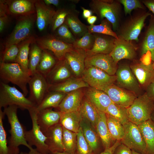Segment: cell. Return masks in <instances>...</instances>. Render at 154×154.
<instances>
[{
	"label": "cell",
	"mask_w": 154,
	"mask_h": 154,
	"mask_svg": "<svg viewBox=\"0 0 154 154\" xmlns=\"http://www.w3.org/2000/svg\"><path fill=\"white\" fill-rule=\"evenodd\" d=\"M18 108L16 106H10L4 108L3 110L10 125L9 132L10 136L9 139L8 147L9 149H19L20 145H24L30 150L33 149L26 140L25 137L26 130L21 123L17 115Z\"/></svg>",
	"instance_id": "cell-1"
},
{
	"label": "cell",
	"mask_w": 154,
	"mask_h": 154,
	"mask_svg": "<svg viewBox=\"0 0 154 154\" xmlns=\"http://www.w3.org/2000/svg\"><path fill=\"white\" fill-rule=\"evenodd\" d=\"M127 110L129 121L138 125L151 119L154 101L145 92L137 96Z\"/></svg>",
	"instance_id": "cell-2"
},
{
	"label": "cell",
	"mask_w": 154,
	"mask_h": 154,
	"mask_svg": "<svg viewBox=\"0 0 154 154\" xmlns=\"http://www.w3.org/2000/svg\"><path fill=\"white\" fill-rule=\"evenodd\" d=\"M0 77L6 82H10L18 86L26 96L28 93L27 85L31 76L17 63L0 62Z\"/></svg>",
	"instance_id": "cell-3"
},
{
	"label": "cell",
	"mask_w": 154,
	"mask_h": 154,
	"mask_svg": "<svg viewBox=\"0 0 154 154\" xmlns=\"http://www.w3.org/2000/svg\"><path fill=\"white\" fill-rule=\"evenodd\" d=\"M16 106L21 110H27L36 105L23 93L15 86H11L1 81L0 83V108L10 106Z\"/></svg>",
	"instance_id": "cell-4"
},
{
	"label": "cell",
	"mask_w": 154,
	"mask_h": 154,
	"mask_svg": "<svg viewBox=\"0 0 154 154\" xmlns=\"http://www.w3.org/2000/svg\"><path fill=\"white\" fill-rule=\"evenodd\" d=\"M93 13L101 19L105 18L111 24L114 31L118 28L120 8L118 1L113 0H93L89 4Z\"/></svg>",
	"instance_id": "cell-5"
},
{
	"label": "cell",
	"mask_w": 154,
	"mask_h": 154,
	"mask_svg": "<svg viewBox=\"0 0 154 154\" xmlns=\"http://www.w3.org/2000/svg\"><path fill=\"white\" fill-rule=\"evenodd\" d=\"M36 21V13L19 18L12 32L5 42L3 50L12 45H17L32 37L31 35Z\"/></svg>",
	"instance_id": "cell-6"
},
{
	"label": "cell",
	"mask_w": 154,
	"mask_h": 154,
	"mask_svg": "<svg viewBox=\"0 0 154 154\" xmlns=\"http://www.w3.org/2000/svg\"><path fill=\"white\" fill-rule=\"evenodd\" d=\"M28 110L31 119L32 127L31 130L26 131V140L31 146H35L39 152L49 153L50 151L46 143V137L41 130L37 121L38 111L36 106L32 107Z\"/></svg>",
	"instance_id": "cell-7"
},
{
	"label": "cell",
	"mask_w": 154,
	"mask_h": 154,
	"mask_svg": "<svg viewBox=\"0 0 154 154\" xmlns=\"http://www.w3.org/2000/svg\"><path fill=\"white\" fill-rule=\"evenodd\" d=\"M82 78L90 87L103 91L116 82V75L111 76L93 66H85Z\"/></svg>",
	"instance_id": "cell-8"
},
{
	"label": "cell",
	"mask_w": 154,
	"mask_h": 154,
	"mask_svg": "<svg viewBox=\"0 0 154 154\" xmlns=\"http://www.w3.org/2000/svg\"><path fill=\"white\" fill-rule=\"evenodd\" d=\"M123 126L125 133L121 143L131 150L146 154L145 143L138 126L130 121Z\"/></svg>",
	"instance_id": "cell-9"
},
{
	"label": "cell",
	"mask_w": 154,
	"mask_h": 154,
	"mask_svg": "<svg viewBox=\"0 0 154 154\" xmlns=\"http://www.w3.org/2000/svg\"><path fill=\"white\" fill-rule=\"evenodd\" d=\"M35 41L42 49L52 52L58 60L64 59L66 54L74 48L72 44L65 42L52 35L35 38Z\"/></svg>",
	"instance_id": "cell-10"
},
{
	"label": "cell",
	"mask_w": 154,
	"mask_h": 154,
	"mask_svg": "<svg viewBox=\"0 0 154 154\" xmlns=\"http://www.w3.org/2000/svg\"><path fill=\"white\" fill-rule=\"evenodd\" d=\"M115 75L117 86L134 93L137 96H139L142 89L130 66L127 64L120 65Z\"/></svg>",
	"instance_id": "cell-11"
},
{
	"label": "cell",
	"mask_w": 154,
	"mask_h": 154,
	"mask_svg": "<svg viewBox=\"0 0 154 154\" xmlns=\"http://www.w3.org/2000/svg\"><path fill=\"white\" fill-rule=\"evenodd\" d=\"M28 84L30 94L28 98L37 106L48 91L49 84L45 77L37 72L31 76Z\"/></svg>",
	"instance_id": "cell-12"
},
{
	"label": "cell",
	"mask_w": 154,
	"mask_h": 154,
	"mask_svg": "<svg viewBox=\"0 0 154 154\" xmlns=\"http://www.w3.org/2000/svg\"><path fill=\"white\" fill-rule=\"evenodd\" d=\"M93 66L105 72L108 74L115 75L117 67L110 54H98L87 56L85 66Z\"/></svg>",
	"instance_id": "cell-13"
},
{
	"label": "cell",
	"mask_w": 154,
	"mask_h": 154,
	"mask_svg": "<svg viewBox=\"0 0 154 154\" xmlns=\"http://www.w3.org/2000/svg\"><path fill=\"white\" fill-rule=\"evenodd\" d=\"M114 103L127 108L137 96L134 93L113 84L103 91Z\"/></svg>",
	"instance_id": "cell-14"
},
{
	"label": "cell",
	"mask_w": 154,
	"mask_h": 154,
	"mask_svg": "<svg viewBox=\"0 0 154 154\" xmlns=\"http://www.w3.org/2000/svg\"><path fill=\"white\" fill-rule=\"evenodd\" d=\"M136 47L130 41L118 37L115 39L114 48L110 54L117 64L120 60H132L136 55Z\"/></svg>",
	"instance_id": "cell-15"
},
{
	"label": "cell",
	"mask_w": 154,
	"mask_h": 154,
	"mask_svg": "<svg viewBox=\"0 0 154 154\" xmlns=\"http://www.w3.org/2000/svg\"><path fill=\"white\" fill-rule=\"evenodd\" d=\"M151 14L147 12L132 19L123 29L118 37L128 41H139L138 37L146 18Z\"/></svg>",
	"instance_id": "cell-16"
},
{
	"label": "cell",
	"mask_w": 154,
	"mask_h": 154,
	"mask_svg": "<svg viewBox=\"0 0 154 154\" xmlns=\"http://www.w3.org/2000/svg\"><path fill=\"white\" fill-rule=\"evenodd\" d=\"M141 89L146 90L154 79V68L153 63L145 64L142 62L130 66Z\"/></svg>",
	"instance_id": "cell-17"
},
{
	"label": "cell",
	"mask_w": 154,
	"mask_h": 154,
	"mask_svg": "<svg viewBox=\"0 0 154 154\" xmlns=\"http://www.w3.org/2000/svg\"><path fill=\"white\" fill-rule=\"evenodd\" d=\"M87 56L85 51L74 47L66 54L64 59L74 75L79 76H82L85 69Z\"/></svg>",
	"instance_id": "cell-18"
},
{
	"label": "cell",
	"mask_w": 154,
	"mask_h": 154,
	"mask_svg": "<svg viewBox=\"0 0 154 154\" xmlns=\"http://www.w3.org/2000/svg\"><path fill=\"white\" fill-rule=\"evenodd\" d=\"M62 127L60 123L43 133L46 137V143L50 152L65 151L62 142Z\"/></svg>",
	"instance_id": "cell-19"
},
{
	"label": "cell",
	"mask_w": 154,
	"mask_h": 154,
	"mask_svg": "<svg viewBox=\"0 0 154 154\" xmlns=\"http://www.w3.org/2000/svg\"><path fill=\"white\" fill-rule=\"evenodd\" d=\"M92 34L94 42L92 48L86 51L87 56L98 54H110L114 48L115 38L107 35Z\"/></svg>",
	"instance_id": "cell-20"
},
{
	"label": "cell",
	"mask_w": 154,
	"mask_h": 154,
	"mask_svg": "<svg viewBox=\"0 0 154 154\" xmlns=\"http://www.w3.org/2000/svg\"><path fill=\"white\" fill-rule=\"evenodd\" d=\"M35 0H15L7 1L8 14L19 18L36 13Z\"/></svg>",
	"instance_id": "cell-21"
},
{
	"label": "cell",
	"mask_w": 154,
	"mask_h": 154,
	"mask_svg": "<svg viewBox=\"0 0 154 154\" xmlns=\"http://www.w3.org/2000/svg\"><path fill=\"white\" fill-rule=\"evenodd\" d=\"M35 7L37 26L38 30L41 31L51 24L56 11L46 5L42 0H35Z\"/></svg>",
	"instance_id": "cell-22"
},
{
	"label": "cell",
	"mask_w": 154,
	"mask_h": 154,
	"mask_svg": "<svg viewBox=\"0 0 154 154\" xmlns=\"http://www.w3.org/2000/svg\"><path fill=\"white\" fill-rule=\"evenodd\" d=\"M84 93L86 98L99 111L105 113L108 107L113 103L108 96L102 90L88 87Z\"/></svg>",
	"instance_id": "cell-23"
},
{
	"label": "cell",
	"mask_w": 154,
	"mask_h": 154,
	"mask_svg": "<svg viewBox=\"0 0 154 154\" xmlns=\"http://www.w3.org/2000/svg\"><path fill=\"white\" fill-rule=\"evenodd\" d=\"M70 70L65 59L58 60L45 78L49 85L58 84L69 78L71 75Z\"/></svg>",
	"instance_id": "cell-24"
},
{
	"label": "cell",
	"mask_w": 154,
	"mask_h": 154,
	"mask_svg": "<svg viewBox=\"0 0 154 154\" xmlns=\"http://www.w3.org/2000/svg\"><path fill=\"white\" fill-rule=\"evenodd\" d=\"M83 95L81 89L67 93L57 108L58 111L66 113L79 110Z\"/></svg>",
	"instance_id": "cell-25"
},
{
	"label": "cell",
	"mask_w": 154,
	"mask_h": 154,
	"mask_svg": "<svg viewBox=\"0 0 154 154\" xmlns=\"http://www.w3.org/2000/svg\"><path fill=\"white\" fill-rule=\"evenodd\" d=\"M61 112L47 109L38 112L37 121L43 133L55 125L59 123Z\"/></svg>",
	"instance_id": "cell-26"
},
{
	"label": "cell",
	"mask_w": 154,
	"mask_h": 154,
	"mask_svg": "<svg viewBox=\"0 0 154 154\" xmlns=\"http://www.w3.org/2000/svg\"><path fill=\"white\" fill-rule=\"evenodd\" d=\"M89 86L82 78H69L58 84L49 85L48 90L67 94L82 88L89 87Z\"/></svg>",
	"instance_id": "cell-27"
},
{
	"label": "cell",
	"mask_w": 154,
	"mask_h": 154,
	"mask_svg": "<svg viewBox=\"0 0 154 154\" xmlns=\"http://www.w3.org/2000/svg\"><path fill=\"white\" fill-rule=\"evenodd\" d=\"M73 9L67 16L64 23L68 27L76 39L81 37L88 32L87 26L82 23L78 18V13Z\"/></svg>",
	"instance_id": "cell-28"
},
{
	"label": "cell",
	"mask_w": 154,
	"mask_h": 154,
	"mask_svg": "<svg viewBox=\"0 0 154 154\" xmlns=\"http://www.w3.org/2000/svg\"><path fill=\"white\" fill-rule=\"evenodd\" d=\"M98 117L96 123V130L100 137L105 149L112 145L113 139L112 137L108 127L105 113L98 110Z\"/></svg>",
	"instance_id": "cell-29"
},
{
	"label": "cell",
	"mask_w": 154,
	"mask_h": 154,
	"mask_svg": "<svg viewBox=\"0 0 154 154\" xmlns=\"http://www.w3.org/2000/svg\"><path fill=\"white\" fill-rule=\"evenodd\" d=\"M82 117L79 110L61 113L60 123L66 129L77 133Z\"/></svg>",
	"instance_id": "cell-30"
},
{
	"label": "cell",
	"mask_w": 154,
	"mask_h": 154,
	"mask_svg": "<svg viewBox=\"0 0 154 154\" xmlns=\"http://www.w3.org/2000/svg\"><path fill=\"white\" fill-rule=\"evenodd\" d=\"M138 126L145 143L146 154H154V122L150 119Z\"/></svg>",
	"instance_id": "cell-31"
},
{
	"label": "cell",
	"mask_w": 154,
	"mask_h": 154,
	"mask_svg": "<svg viewBox=\"0 0 154 154\" xmlns=\"http://www.w3.org/2000/svg\"><path fill=\"white\" fill-rule=\"evenodd\" d=\"M35 40V38L32 36L18 44L19 51L16 62L18 63L23 70L29 74V56L30 50L29 46L30 44L34 42Z\"/></svg>",
	"instance_id": "cell-32"
},
{
	"label": "cell",
	"mask_w": 154,
	"mask_h": 154,
	"mask_svg": "<svg viewBox=\"0 0 154 154\" xmlns=\"http://www.w3.org/2000/svg\"><path fill=\"white\" fill-rule=\"evenodd\" d=\"M67 94L56 91H48L41 102L36 106L38 112L50 109L57 108Z\"/></svg>",
	"instance_id": "cell-33"
},
{
	"label": "cell",
	"mask_w": 154,
	"mask_h": 154,
	"mask_svg": "<svg viewBox=\"0 0 154 154\" xmlns=\"http://www.w3.org/2000/svg\"><path fill=\"white\" fill-rule=\"evenodd\" d=\"M80 127L86 140L93 152H95L99 146L98 138L96 129L89 122L82 117L80 123Z\"/></svg>",
	"instance_id": "cell-34"
},
{
	"label": "cell",
	"mask_w": 154,
	"mask_h": 154,
	"mask_svg": "<svg viewBox=\"0 0 154 154\" xmlns=\"http://www.w3.org/2000/svg\"><path fill=\"white\" fill-rule=\"evenodd\" d=\"M79 110L82 117L89 122L96 129L99 115L95 107L85 98L82 100Z\"/></svg>",
	"instance_id": "cell-35"
},
{
	"label": "cell",
	"mask_w": 154,
	"mask_h": 154,
	"mask_svg": "<svg viewBox=\"0 0 154 154\" xmlns=\"http://www.w3.org/2000/svg\"><path fill=\"white\" fill-rule=\"evenodd\" d=\"M148 52L150 54L151 60L154 61V20L149 23L142 43L141 55L143 56Z\"/></svg>",
	"instance_id": "cell-36"
},
{
	"label": "cell",
	"mask_w": 154,
	"mask_h": 154,
	"mask_svg": "<svg viewBox=\"0 0 154 154\" xmlns=\"http://www.w3.org/2000/svg\"><path fill=\"white\" fill-rule=\"evenodd\" d=\"M40 60L37 68L36 72L46 77L55 66L58 61L47 50L42 49Z\"/></svg>",
	"instance_id": "cell-37"
},
{
	"label": "cell",
	"mask_w": 154,
	"mask_h": 154,
	"mask_svg": "<svg viewBox=\"0 0 154 154\" xmlns=\"http://www.w3.org/2000/svg\"><path fill=\"white\" fill-rule=\"evenodd\" d=\"M106 114L108 127L112 137L116 140H121L124 135L123 125L114 117L108 114Z\"/></svg>",
	"instance_id": "cell-38"
},
{
	"label": "cell",
	"mask_w": 154,
	"mask_h": 154,
	"mask_svg": "<svg viewBox=\"0 0 154 154\" xmlns=\"http://www.w3.org/2000/svg\"><path fill=\"white\" fill-rule=\"evenodd\" d=\"M32 44L29 51V73L31 76L36 72L37 68L41 57L42 50L35 41Z\"/></svg>",
	"instance_id": "cell-39"
},
{
	"label": "cell",
	"mask_w": 154,
	"mask_h": 154,
	"mask_svg": "<svg viewBox=\"0 0 154 154\" xmlns=\"http://www.w3.org/2000/svg\"><path fill=\"white\" fill-rule=\"evenodd\" d=\"M105 113L116 119L123 125L129 121L127 108L113 102L108 107Z\"/></svg>",
	"instance_id": "cell-40"
},
{
	"label": "cell",
	"mask_w": 154,
	"mask_h": 154,
	"mask_svg": "<svg viewBox=\"0 0 154 154\" xmlns=\"http://www.w3.org/2000/svg\"><path fill=\"white\" fill-rule=\"evenodd\" d=\"M111 25L110 23L105 19L103 20L99 25H93L87 26V27L88 32L90 33H98L107 35L117 39L118 37L112 30Z\"/></svg>",
	"instance_id": "cell-41"
},
{
	"label": "cell",
	"mask_w": 154,
	"mask_h": 154,
	"mask_svg": "<svg viewBox=\"0 0 154 154\" xmlns=\"http://www.w3.org/2000/svg\"><path fill=\"white\" fill-rule=\"evenodd\" d=\"M62 142L65 151L75 154L76 145L77 133L62 127Z\"/></svg>",
	"instance_id": "cell-42"
},
{
	"label": "cell",
	"mask_w": 154,
	"mask_h": 154,
	"mask_svg": "<svg viewBox=\"0 0 154 154\" xmlns=\"http://www.w3.org/2000/svg\"><path fill=\"white\" fill-rule=\"evenodd\" d=\"M72 8H63L56 11L51 24L52 31H55L58 28L64 23L67 16L74 9Z\"/></svg>",
	"instance_id": "cell-43"
},
{
	"label": "cell",
	"mask_w": 154,
	"mask_h": 154,
	"mask_svg": "<svg viewBox=\"0 0 154 154\" xmlns=\"http://www.w3.org/2000/svg\"><path fill=\"white\" fill-rule=\"evenodd\" d=\"M94 40V35L88 32L80 38L76 39L72 44L74 48L86 51L92 48Z\"/></svg>",
	"instance_id": "cell-44"
},
{
	"label": "cell",
	"mask_w": 154,
	"mask_h": 154,
	"mask_svg": "<svg viewBox=\"0 0 154 154\" xmlns=\"http://www.w3.org/2000/svg\"><path fill=\"white\" fill-rule=\"evenodd\" d=\"M76 154H93V151L85 139L80 127L77 133Z\"/></svg>",
	"instance_id": "cell-45"
},
{
	"label": "cell",
	"mask_w": 154,
	"mask_h": 154,
	"mask_svg": "<svg viewBox=\"0 0 154 154\" xmlns=\"http://www.w3.org/2000/svg\"><path fill=\"white\" fill-rule=\"evenodd\" d=\"M55 31L56 34L54 36L65 42L72 44L76 39L68 26L64 23L58 28Z\"/></svg>",
	"instance_id": "cell-46"
},
{
	"label": "cell",
	"mask_w": 154,
	"mask_h": 154,
	"mask_svg": "<svg viewBox=\"0 0 154 154\" xmlns=\"http://www.w3.org/2000/svg\"><path fill=\"white\" fill-rule=\"evenodd\" d=\"M5 115L3 111L0 108V154H9L7 146V134L4 129L3 120Z\"/></svg>",
	"instance_id": "cell-47"
},
{
	"label": "cell",
	"mask_w": 154,
	"mask_h": 154,
	"mask_svg": "<svg viewBox=\"0 0 154 154\" xmlns=\"http://www.w3.org/2000/svg\"><path fill=\"white\" fill-rule=\"evenodd\" d=\"M19 51L18 45H12L2 52L1 62H16Z\"/></svg>",
	"instance_id": "cell-48"
},
{
	"label": "cell",
	"mask_w": 154,
	"mask_h": 154,
	"mask_svg": "<svg viewBox=\"0 0 154 154\" xmlns=\"http://www.w3.org/2000/svg\"><path fill=\"white\" fill-rule=\"evenodd\" d=\"M118 1L123 6L124 13L126 15L130 14L134 9L138 8L144 9L139 0H120Z\"/></svg>",
	"instance_id": "cell-49"
},
{
	"label": "cell",
	"mask_w": 154,
	"mask_h": 154,
	"mask_svg": "<svg viewBox=\"0 0 154 154\" xmlns=\"http://www.w3.org/2000/svg\"><path fill=\"white\" fill-rule=\"evenodd\" d=\"M114 154H132L131 150L121 143L116 148Z\"/></svg>",
	"instance_id": "cell-50"
},
{
	"label": "cell",
	"mask_w": 154,
	"mask_h": 154,
	"mask_svg": "<svg viewBox=\"0 0 154 154\" xmlns=\"http://www.w3.org/2000/svg\"><path fill=\"white\" fill-rule=\"evenodd\" d=\"M119 141L116 140L111 146L105 149L103 152L99 154H114L117 147L121 143Z\"/></svg>",
	"instance_id": "cell-51"
},
{
	"label": "cell",
	"mask_w": 154,
	"mask_h": 154,
	"mask_svg": "<svg viewBox=\"0 0 154 154\" xmlns=\"http://www.w3.org/2000/svg\"><path fill=\"white\" fill-rule=\"evenodd\" d=\"M145 92L148 96L154 101V79L147 88Z\"/></svg>",
	"instance_id": "cell-52"
},
{
	"label": "cell",
	"mask_w": 154,
	"mask_h": 154,
	"mask_svg": "<svg viewBox=\"0 0 154 154\" xmlns=\"http://www.w3.org/2000/svg\"><path fill=\"white\" fill-rule=\"evenodd\" d=\"M8 15L0 17V32L2 33L5 29L9 22Z\"/></svg>",
	"instance_id": "cell-53"
},
{
	"label": "cell",
	"mask_w": 154,
	"mask_h": 154,
	"mask_svg": "<svg viewBox=\"0 0 154 154\" xmlns=\"http://www.w3.org/2000/svg\"><path fill=\"white\" fill-rule=\"evenodd\" d=\"M144 5L154 15V0H146L142 1Z\"/></svg>",
	"instance_id": "cell-54"
},
{
	"label": "cell",
	"mask_w": 154,
	"mask_h": 154,
	"mask_svg": "<svg viewBox=\"0 0 154 154\" xmlns=\"http://www.w3.org/2000/svg\"><path fill=\"white\" fill-rule=\"evenodd\" d=\"M81 8L83 11L82 16L84 18L87 19L92 16L93 12L91 10L86 9L82 7Z\"/></svg>",
	"instance_id": "cell-55"
},
{
	"label": "cell",
	"mask_w": 154,
	"mask_h": 154,
	"mask_svg": "<svg viewBox=\"0 0 154 154\" xmlns=\"http://www.w3.org/2000/svg\"><path fill=\"white\" fill-rule=\"evenodd\" d=\"M43 1L47 5H52L56 7L58 6L60 2L58 0H44Z\"/></svg>",
	"instance_id": "cell-56"
},
{
	"label": "cell",
	"mask_w": 154,
	"mask_h": 154,
	"mask_svg": "<svg viewBox=\"0 0 154 154\" xmlns=\"http://www.w3.org/2000/svg\"><path fill=\"white\" fill-rule=\"evenodd\" d=\"M87 19V22L90 25H94V23L97 20V17L94 15H92Z\"/></svg>",
	"instance_id": "cell-57"
},
{
	"label": "cell",
	"mask_w": 154,
	"mask_h": 154,
	"mask_svg": "<svg viewBox=\"0 0 154 154\" xmlns=\"http://www.w3.org/2000/svg\"><path fill=\"white\" fill-rule=\"evenodd\" d=\"M19 154H49V153H41L38 151L36 149H33L30 150L29 152H21Z\"/></svg>",
	"instance_id": "cell-58"
},
{
	"label": "cell",
	"mask_w": 154,
	"mask_h": 154,
	"mask_svg": "<svg viewBox=\"0 0 154 154\" xmlns=\"http://www.w3.org/2000/svg\"><path fill=\"white\" fill-rule=\"evenodd\" d=\"M49 154H72V153L66 152V151H54L52 152H50Z\"/></svg>",
	"instance_id": "cell-59"
},
{
	"label": "cell",
	"mask_w": 154,
	"mask_h": 154,
	"mask_svg": "<svg viewBox=\"0 0 154 154\" xmlns=\"http://www.w3.org/2000/svg\"><path fill=\"white\" fill-rule=\"evenodd\" d=\"M19 149L10 150L9 154H19Z\"/></svg>",
	"instance_id": "cell-60"
},
{
	"label": "cell",
	"mask_w": 154,
	"mask_h": 154,
	"mask_svg": "<svg viewBox=\"0 0 154 154\" xmlns=\"http://www.w3.org/2000/svg\"><path fill=\"white\" fill-rule=\"evenodd\" d=\"M131 151H132V154H141V153L137 152L133 150H131Z\"/></svg>",
	"instance_id": "cell-61"
},
{
	"label": "cell",
	"mask_w": 154,
	"mask_h": 154,
	"mask_svg": "<svg viewBox=\"0 0 154 154\" xmlns=\"http://www.w3.org/2000/svg\"><path fill=\"white\" fill-rule=\"evenodd\" d=\"M151 119L154 122V113L152 115Z\"/></svg>",
	"instance_id": "cell-62"
},
{
	"label": "cell",
	"mask_w": 154,
	"mask_h": 154,
	"mask_svg": "<svg viewBox=\"0 0 154 154\" xmlns=\"http://www.w3.org/2000/svg\"><path fill=\"white\" fill-rule=\"evenodd\" d=\"M153 66L154 68V61L153 62Z\"/></svg>",
	"instance_id": "cell-63"
}]
</instances>
